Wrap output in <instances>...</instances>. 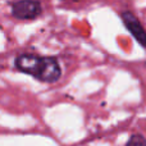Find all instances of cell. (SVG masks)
I'll list each match as a JSON object with an SVG mask.
<instances>
[{"label": "cell", "instance_id": "1", "mask_svg": "<svg viewBox=\"0 0 146 146\" xmlns=\"http://www.w3.org/2000/svg\"><path fill=\"white\" fill-rule=\"evenodd\" d=\"M14 68L42 83H55L62 78L63 71L55 56H42L33 53H22L14 58Z\"/></svg>", "mask_w": 146, "mask_h": 146}, {"label": "cell", "instance_id": "2", "mask_svg": "<svg viewBox=\"0 0 146 146\" xmlns=\"http://www.w3.org/2000/svg\"><path fill=\"white\" fill-rule=\"evenodd\" d=\"M10 12L15 19L32 21L42 14V5L38 0H17L12 3Z\"/></svg>", "mask_w": 146, "mask_h": 146}, {"label": "cell", "instance_id": "3", "mask_svg": "<svg viewBox=\"0 0 146 146\" xmlns=\"http://www.w3.org/2000/svg\"><path fill=\"white\" fill-rule=\"evenodd\" d=\"M121 19L123 22L124 27L128 30V32L133 36V38L140 44L141 48H145V30L142 23L140 22V19L129 10H123L121 13Z\"/></svg>", "mask_w": 146, "mask_h": 146}, {"label": "cell", "instance_id": "4", "mask_svg": "<svg viewBox=\"0 0 146 146\" xmlns=\"http://www.w3.org/2000/svg\"><path fill=\"white\" fill-rule=\"evenodd\" d=\"M126 146H146L145 136L141 133H133L129 136L128 141L126 142Z\"/></svg>", "mask_w": 146, "mask_h": 146}]
</instances>
